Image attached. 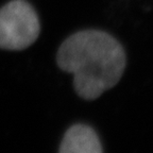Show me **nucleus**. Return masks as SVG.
Returning a JSON list of instances; mask_svg holds the SVG:
<instances>
[{"instance_id":"f257e3e1","label":"nucleus","mask_w":153,"mask_h":153,"mask_svg":"<svg viewBox=\"0 0 153 153\" xmlns=\"http://www.w3.org/2000/svg\"><path fill=\"white\" fill-rule=\"evenodd\" d=\"M56 64L61 70L74 74L76 95L93 101L117 85L127 66V56L113 35L101 30H83L63 42Z\"/></svg>"},{"instance_id":"f03ea898","label":"nucleus","mask_w":153,"mask_h":153,"mask_svg":"<svg viewBox=\"0 0 153 153\" xmlns=\"http://www.w3.org/2000/svg\"><path fill=\"white\" fill-rule=\"evenodd\" d=\"M41 33V22L33 7L13 0L0 9V48L19 51L30 47Z\"/></svg>"},{"instance_id":"7ed1b4c3","label":"nucleus","mask_w":153,"mask_h":153,"mask_svg":"<svg viewBox=\"0 0 153 153\" xmlns=\"http://www.w3.org/2000/svg\"><path fill=\"white\" fill-rule=\"evenodd\" d=\"M59 153H103L98 134L85 123H76L66 130Z\"/></svg>"}]
</instances>
